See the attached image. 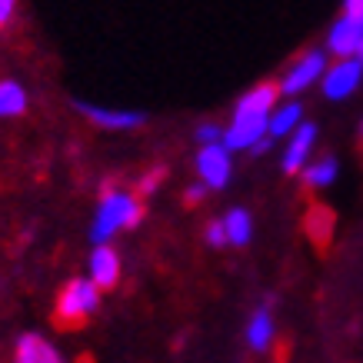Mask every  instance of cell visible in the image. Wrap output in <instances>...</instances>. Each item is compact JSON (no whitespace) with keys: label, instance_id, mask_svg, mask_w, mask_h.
Segmentation results:
<instances>
[{"label":"cell","instance_id":"6da1fadb","mask_svg":"<svg viewBox=\"0 0 363 363\" xmlns=\"http://www.w3.org/2000/svg\"><path fill=\"white\" fill-rule=\"evenodd\" d=\"M277 97H280V84H260L250 94H243L240 104H237V113H233L230 130L223 133L230 150L253 147L264 133H270V113L277 107Z\"/></svg>","mask_w":363,"mask_h":363},{"label":"cell","instance_id":"7a4b0ae2","mask_svg":"<svg viewBox=\"0 0 363 363\" xmlns=\"http://www.w3.org/2000/svg\"><path fill=\"white\" fill-rule=\"evenodd\" d=\"M143 217V203L133 194H107V197L100 200V210H97V220H94V240L104 243L111 240L113 233L121 230H130L137 227Z\"/></svg>","mask_w":363,"mask_h":363},{"label":"cell","instance_id":"3957f363","mask_svg":"<svg viewBox=\"0 0 363 363\" xmlns=\"http://www.w3.org/2000/svg\"><path fill=\"white\" fill-rule=\"evenodd\" d=\"M100 286L94 284V280H70V284L60 290V297H57V327L60 330H74V327H80L84 320L97 310L100 303Z\"/></svg>","mask_w":363,"mask_h":363},{"label":"cell","instance_id":"277c9868","mask_svg":"<svg viewBox=\"0 0 363 363\" xmlns=\"http://www.w3.org/2000/svg\"><path fill=\"white\" fill-rule=\"evenodd\" d=\"M360 77H363V60L360 57H340L333 67L323 70V94H327L330 100L350 97L353 90H357V84H360Z\"/></svg>","mask_w":363,"mask_h":363},{"label":"cell","instance_id":"5b68a950","mask_svg":"<svg viewBox=\"0 0 363 363\" xmlns=\"http://www.w3.org/2000/svg\"><path fill=\"white\" fill-rule=\"evenodd\" d=\"M323 70H327V57L320 54V50H310V54H303L297 64L284 74L280 94H300V90H307L310 84L323 80Z\"/></svg>","mask_w":363,"mask_h":363},{"label":"cell","instance_id":"8992f818","mask_svg":"<svg viewBox=\"0 0 363 363\" xmlns=\"http://www.w3.org/2000/svg\"><path fill=\"white\" fill-rule=\"evenodd\" d=\"M197 170L203 177L207 187H223L230 180V154L220 143H203V150L197 157Z\"/></svg>","mask_w":363,"mask_h":363},{"label":"cell","instance_id":"52a82bcc","mask_svg":"<svg viewBox=\"0 0 363 363\" xmlns=\"http://www.w3.org/2000/svg\"><path fill=\"white\" fill-rule=\"evenodd\" d=\"M360 44H363V21H360V17H353V13H343L340 21L330 27V40H327L330 54H337V57H357Z\"/></svg>","mask_w":363,"mask_h":363},{"label":"cell","instance_id":"ba28073f","mask_svg":"<svg viewBox=\"0 0 363 363\" xmlns=\"http://www.w3.org/2000/svg\"><path fill=\"white\" fill-rule=\"evenodd\" d=\"M90 280H94L100 290H111V286L121 280V257H117L113 247L97 243V250L90 257Z\"/></svg>","mask_w":363,"mask_h":363},{"label":"cell","instance_id":"9c48e42d","mask_svg":"<svg viewBox=\"0 0 363 363\" xmlns=\"http://www.w3.org/2000/svg\"><path fill=\"white\" fill-rule=\"evenodd\" d=\"M313 140H317V127H313V123H300L297 133H294V140H290V147H286V154H284V170H286V174H297V170H303Z\"/></svg>","mask_w":363,"mask_h":363},{"label":"cell","instance_id":"30bf717a","mask_svg":"<svg viewBox=\"0 0 363 363\" xmlns=\"http://www.w3.org/2000/svg\"><path fill=\"white\" fill-rule=\"evenodd\" d=\"M13 363H64V360H60V353H57L44 337L23 333L21 340H17V357H13Z\"/></svg>","mask_w":363,"mask_h":363},{"label":"cell","instance_id":"8fae6325","mask_svg":"<svg viewBox=\"0 0 363 363\" xmlns=\"http://www.w3.org/2000/svg\"><path fill=\"white\" fill-rule=\"evenodd\" d=\"M80 111L87 113L94 123L111 127V130H130V127L143 123V113H130V111H107V107H94V104H80Z\"/></svg>","mask_w":363,"mask_h":363},{"label":"cell","instance_id":"7c38bea8","mask_svg":"<svg viewBox=\"0 0 363 363\" xmlns=\"http://www.w3.org/2000/svg\"><path fill=\"white\" fill-rule=\"evenodd\" d=\"M307 233H310V240L317 243L320 250L330 243V237H333V213H330V207L313 203V207L307 210Z\"/></svg>","mask_w":363,"mask_h":363},{"label":"cell","instance_id":"4fadbf2b","mask_svg":"<svg viewBox=\"0 0 363 363\" xmlns=\"http://www.w3.org/2000/svg\"><path fill=\"white\" fill-rule=\"evenodd\" d=\"M27 111V90L17 80H0V117H21Z\"/></svg>","mask_w":363,"mask_h":363},{"label":"cell","instance_id":"5bb4252c","mask_svg":"<svg viewBox=\"0 0 363 363\" xmlns=\"http://www.w3.org/2000/svg\"><path fill=\"white\" fill-rule=\"evenodd\" d=\"M247 340H250L253 350H267L270 340H274V320H270V310H257L250 320V330H247Z\"/></svg>","mask_w":363,"mask_h":363},{"label":"cell","instance_id":"9a60e30c","mask_svg":"<svg viewBox=\"0 0 363 363\" xmlns=\"http://www.w3.org/2000/svg\"><path fill=\"white\" fill-rule=\"evenodd\" d=\"M300 104H284V107H274L270 113V137H284L294 127H300Z\"/></svg>","mask_w":363,"mask_h":363},{"label":"cell","instance_id":"2e32d148","mask_svg":"<svg viewBox=\"0 0 363 363\" xmlns=\"http://www.w3.org/2000/svg\"><path fill=\"white\" fill-rule=\"evenodd\" d=\"M223 227H227V240L237 243V247H243V243L250 240V217H247V210H230L227 217H223Z\"/></svg>","mask_w":363,"mask_h":363},{"label":"cell","instance_id":"e0dca14e","mask_svg":"<svg viewBox=\"0 0 363 363\" xmlns=\"http://www.w3.org/2000/svg\"><path fill=\"white\" fill-rule=\"evenodd\" d=\"M333 177H337V160H330V157H323V160H317V164H310L307 170H303L307 187H327Z\"/></svg>","mask_w":363,"mask_h":363},{"label":"cell","instance_id":"ac0fdd59","mask_svg":"<svg viewBox=\"0 0 363 363\" xmlns=\"http://www.w3.org/2000/svg\"><path fill=\"white\" fill-rule=\"evenodd\" d=\"M207 240L213 243V247H223V243H230V240H227V227H223V220L210 223V227H207Z\"/></svg>","mask_w":363,"mask_h":363},{"label":"cell","instance_id":"d6986e66","mask_svg":"<svg viewBox=\"0 0 363 363\" xmlns=\"http://www.w3.org/2000/svg\"><path fill=\"white\" fill-rule=\"evenodd\" d=\"M160 180H164V167H157L154 174H147V177H143V180H140V194H154Z\"/></svg>","mask_w":363,"mask_h":363},{"label":"cell","instance_id":"ffe728a7","mask_svg":"<svg viewBox=\"0 0 363 363\" xmlns=\"http://www.w3.org/2000/svg\"><path fill=\"white\" fill-rule=\"evenodd\" d=\"M13 11H17V0H0V27L13 21Z\"/></svg>","mask_w":363,"mask_h":363},{"label":"cell","instance_id":"44dd1931","mask_svg":"<svg viewBox=\"0 0 363 363\" xmlns=\"http://www.w3.org/2000/svg\"><path fill=\"white\" fill-rule=\"evenodd\" d=\"M197 137H200V143H217L223 133L217 130V127H210V123H207V127H200V130H197Z\"/></svg>","mask_w":363,"mask_h":363},{"label":"cell","instance_id":"7402d4cb","mask_svg":"<svg viewBox=\"0 0 363 363\" xmlns=\"http://www.w3.org/2000/svg\"><path fill=\"white\" fill-rule=\"evenodd\" d=\"M343 13H353L363 21V0H343Z\"/></svg>","mask_w":363,"mask_h":363},{"label":"cell","instance_id":"603a6c76","mask_svg":"<svg viewBox=\"0 0 363 363\" xmlns=\"http://www.w3.org/2000/svg\"><path fill=\"white\" fill-rule=\"evenodd\" d=\"M200 197H203V187H190L187 190V203H200Z\"/></svg>","mask_w":363,"mask_h":363},{"label":"cell","instance_id":"cb8c5ba5","mask_svg":"<svg viewBox=\"0 0 363 363\" xmlns=\"http://www.w3.org/2000/svg\"><path fill=\"white\" fill-rule=\"evenodd\" d=\"M357 57H360V60H363V44H360V50H357Z\"/></svg>","mask_w":363,"mask_h":363},{"label":"cell","instance_id":"d4e9b609","mask_svg":"<svg viewBox=\"0 0 363 363\" xmlns=\"http://www.w3.org/2000/svg\"><path fill=\"white\" fill-rule=\"evenodd\" d=\"M360 133H363V127H360Z\"/></svg>","mask_w":363,"mask_h":363}]
</instances>
